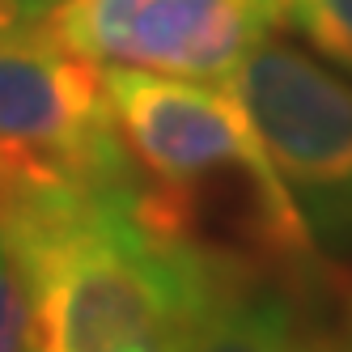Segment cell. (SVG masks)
Returning a JSON list of instances; mask_svg holds the SVG:
<instances>
[{"instance_id":"obj_1","label":"cell","mask_w":352,"mask_h":352,"mask_svg":"<svg viewBox=\"0 0 352 352\" xmlns=\"http://www.w3.org/2000/svg\"><path fill=\"white\" fill-rule=\"evenodd\" d=\"M30 289V352H191L212 259L162 234L132 179L0 187Z\"/></svg>"},{"instance_id":"obj_9","label":"cell","mask_w":352,"mask_h":352,"mask_svg":"<svg viewBox=\"0 0 352 352\" xmlns=\"http://www.w3.org/2000/svg\"><path fill=\"white\" fill-rule=\"evenodd\" d=\"M331 331H336L340 348L352 352V285H340V301H336V314H331Z\"/></svg>"},{"instance_id":"obj_6","label":"cell","mask_w":352,"mask_h":352,"mask_svg":"<svg viewBox=\"0 0 352 352\" xmlns=\"http://www.w3.org/2000/svg\"><path fill=\"white\" fill-rule=\"evenodd\" d=\"M314 276L259 272L212 259L208 301L191 352H344L314 310Z\"/></svg>"},{"instance_id":"obj_8","label":"cell","mask_w":352,"mask_h":352,"mask_svg":"<svg viewBox=\"0 0 352 352\" xmlns=\"http://www.w3.org/2000/svg\"><path fill=\"white\" fill-rule=\"evenodd\" d=\"M0 352H30V289L0 221Z\"/></svg>"},{"instance_id":"obj_4","label":"cell","mask_w":352,"mask_h":352,"mask_svg":"<svg viewBox=\"0 0 352 352\" xmlns=\"http://www.w3.org/2000/svg\"><path fill=\"white\" fill-rule=\"evenodd\" d=\"M331 263H352V81L314 52L263 38L225 81Z\"/></svg>"},{"instance_id":"obj_3","label":"cell","mask_w":352,"mask_h":352,"mask_svg":"<svg viewBox=\"0 0 352 352\" xmlns=\"http://www.w3.org/2000/svg\"><path fill=\"white\" fill-rule=\"evenodd\" d=\"M132 179L98 60L43 17L0 9V187H89Z\"/></svg>"},{"instance_id":"obj_7","label":"cell","mask_w":352,"mask_h":352,"mask_svg":"<svg viewBox=\"0 0 352 352\" xmlns=\"http://www.w3.org/2000/svg\"><path fill=\"white\" fill-rule=\"evenodd\" d=\"M285 26L310 43V52L352 77V0H285Z\"/></svg>"},{"instance_id":"obj_2","label":"cell","mask_w":352,"mask_h":352,"mask_svg":"<svg viewBox=\"0 0 352 352\" xmlns=\"http://www.w3.org/2000/svg\"><path fill=\"white\" fill-rule=\"evenodd\" d=\"M140 212L195 255L259 272H318V250L230 85L102 68Z\"/></svg>"},{"instance_id":"obj_10","label":"cell","mask_w":352,"mask_h":352,"mask_svg":"<svg viewBox=\"0 0 352 352\" xmlns=\"http://www.w3.org/2000/svg\"><path fill=\"white\" fill-rule=\"evenodd\" d=\"M60 0H0V9H9L17 17H47Z\"/></svg>"},{"instance_id":"obj_5","label":"cell","mask_w":352,"mask_h":352,"mask_svg":"<svg viewBox=\"0 0 352 352\" xmlns=\"http://www.w3.org/2000/svg\"><path fill=\"white\" fill-rule=\"evenodd\" d=\"M43 21L98 64L230 81L250 47L285 26V0H60Z\"/></svg>"}]
</instances>
